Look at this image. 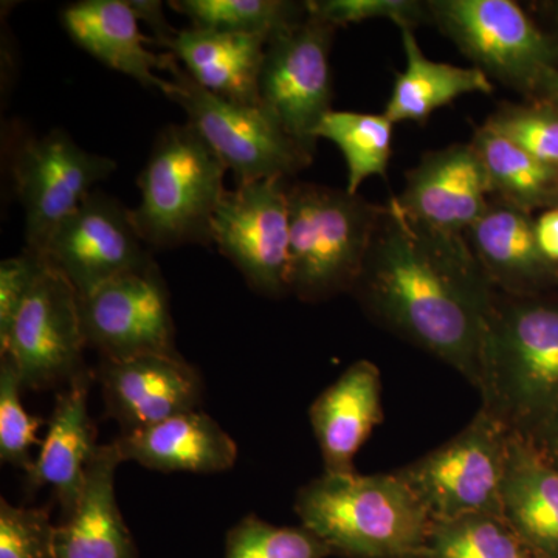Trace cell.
<instances>
[{"label": "cell", "mask_w": 558, "mask_h": 558, "mask_svg": "<svg viewBox=\"0 0 558 558\" xmlns=\"http://www.w3.org/2000/svg\"><path fill=\"white\" fill-rule=\"evenodd\" d=\"M557 21H558V7H557Z\"/></svg>", "instance_id": "obj_40"}, {"label": "cell", "mask_w": 558, "mask_h": 558, "mask_svg": "<svg viewBox=\"0 0 558 558\" xmlns=\"http://www.w3.org/2000/svg\"><path fill=\"white\" fill-rule=\"evenodd\" d=\"M43 267V258L27 250L0 264V336L10 329Z\"/></svg>", "instance_id": "obj_35"}, {"label": "cell", "mask_w": 558, "mask_h": 558, "mask_svg": "<svg viewBox=\"0 0 558 558\" xmlns=\"http://www.w3.org/2000/svg\"><path fill=\"white\" fill-rule=\"evenodd\" d=\"M539 95H542L543 101L558 109V73L546 83V86L543 87L542 94Z\"/></svg>", "instance_id": "obj_39"}, {"label": "cell", "mask_w": 558, "mask_h": 558, "mask_svg": "<svg viewBox=\"0 0 558 558\" xmlns=\"http://www.w3.org/2000/svg\"><path fill=\"white\" fill-rule=\"evenodd\" d=\"M535 450L558 469V411L529 438Z\"/></svg>", "instance_id": "obj_38"}, {"label": "cell", "mask_w": 558, "mask_h": 558, "mask_svg": "<svg viewBox=\"0 0 558 558\" xmlns=\"http://www.w3.org/2000/svg\"><path fill=\"white\" fill-rule=\"evenodd\" d=\"M132 9L137 14L138 21L145 22L150 32L156 35V46L165 47L174 35L175 28H172L170 22L163 14L161 2L154 0H130Z\"/></svg>", "instance_id": "obj_36"}, {"label": "cell", "mask_w": 558, "mask_h": 558, "mask_svg": "<svg viewBox=\"0 0 558 558\" xmlns=\"http://www.w3.org/2000/svg\"><path fill=\"white\" fill-rule=\"evenodd\" d=\"M54 526L49 509L0 499V558H57Z\"/></svg>", "instance_id": "obj_33"}, {"label": "cell", "mask_w": 558, "mask_h": 558, "mask_svg": "<svg viewBox=\"0 0 558 558\" xmlns=\"http://www.w3.org/2000/svg\"><path fill=\"white\" fill-rule=\"evenodd\" d=\"M213 244L264 296L289 292V185L282 179L227 191L211 226Z\"/></svg>", "instance_id": "obj_11"}, {"label": "cell", "mask_w": 558, "mask_h": 558, "mask_svg": "<svg viewBox=\"0 0 558 558\" xmlns=\"http://www.w3.org/2000/svg\"><path fill=\"white\" fill-rule=\"evenodd\" d=\"M501 517L532 558H558V469L513 433L502 480Z\"/></svg>", "instance_id": "obj_23"}, {"label": "cell", "mask_w": 558, "mask_h": 558, "mask_svg": "<svg viewBox=\"0 0 558 558\" xmlns=\"http://www.w3.org/2000/svg\"><path fill=\"white\" fill-rule=\"evenodd\" d=\"M332 553L304 526H275L244 517L227 534L226 558H328Z\"/></svg>", "instance_id": "obj_30"}, {"label": "cell", "mask_w": 558, "mask_h": 558, "mask_svg": "<svg viewBox=\"0 0 558 558\" xmlns=\"http://www.w3.org/2000/svg\"><path fill=\"white\" fill-rule=\"evenodd\" d=\"M470 248L495 290L506 295H542L558 282V266L545 258L529 213L492 197L465 233Z\"/></svg>", "instance_id": "obj_17"}, {"label": "cell", "mask_w": 558, "mask_h": 558, "mask_svg": "<svg viewBox=\"0 0 558 558\" xmlns=\"http://www.w3.org/2000/svg\"><path fill=\"white\" fill-rule=\"evenodd\" d=\"M304 3L311 17L333 28L369 20H388L398 27L414 28L429 21L427 2L416 0H310Z\"/></svg>", "instance_id": "obj_34"}, {"label": "cell", "mask_w": 558, "mask_h": 558, "mask_svg": "<svg viewBox=\"0 0 558 558\" xmlns=\"http://www.w3.org/2000/svg\"><path fill=\"white\" fill-rule=\"evenodd\" d=\"M480 409L529 438L558 411V300L497 293L483 352Z\"/></svg>", "instance_id": "obj_2"}, {"label": "cell", "mask_w": 558, "mask_h": 558, "mask_svg": "<svg viewBox=\"0 0 558 558\" xmlns=\"http://www.w3.org/2000/svg\"><path fill=\"white\" fill-rule=\"evenodd\" d=\"M165 49L204 89L241 105L260 106L259 75L266 39L191 27L175 32Z\"/></svg>", "instance_id": "obj_24"}, {"label": "cell", "mask_w": 558, "mask_h": 558, "mask_svg": "<svg viewBox=\"0 0 558 558\" xmlns=\"http://www.w3.org/2000/svg\"><path fill=\"white\" fill-rule=\"evenodd\" d=\"M484 124L534 159L558 168V109L548 102L537 106L505 102Z\"/></svg>", "instance_id": "obj_32"}, {"label": "cell", "mask_w": 558, "mask_h": 558, "mask_svg": "<svg viewBox=\"0 0 558 558\" xmlns=\"http://www.w3.org/2000/svg\"><path fill=\"white\" fill-rule=\"evenodd\" d=\"M535 236L545 258L558 266V208L539 216L535 222Z\"/></svg>", "instance_id": "obj_37"}, {"label": "cell", "mask_w": 558, "mask_h": 558, "mask_svg": "<svg viewBox=\"0 0 558 558\" xmlns=\"http://www.w3.org/2000/svg\"><path fill=\"white\" fill-rule=\"evenodd\" d=\"M172 54V53H171ZM167 95L185 110L191 126L215 150L238 185L288 180L312 163L314 153L290 137L263 106H247L211 94L191 80L172 54Z\"/></svg>", "instance_id": "obj_6"}, {"label": "cell", "mask_w": 558, "mask_h": 558, "mask_svg": "<svg viewBox=\"0 0 558 558\" xmlns=\"http://www.w3.org/2000/svg\"><path fill=\"white\" fill-rule=\"evenodd\" d=\"M293 510L341 558H424L433 523L396 472H323L296 492Z\"/></svg>", "instance_id": "obj_3"}, {"label": "cell", "mask_w": 558, "mask_h": 558, "mask_svg": "<svg viewBox=\"0 0 558 558\" xmlns=\"http://www.w3.org/2000/svg\"><path fill=\"white\" fill-rule=\"evenodd\" d=\"M424 558H532L501 515L433 521Z\"/></svg>", "instance_id": "obj_29"}, {"label": "cell", "mask_w": 558, "mask_h": 558, "mask_svg": "<svg viewBox=\"0 0 558 558\" xmlns=\"http://www.w3.org/2000/svg\"><path fill=\"white\" fill-rule=\"evenodd\" d=\"M113 444L123 462L165 473H220L233 468L238 459L233 438L199 410L126 433Z\"/></svg>", "instance_id": "obj_22"}, {"label": "cell", "mask_w": 558, "mask_h": 558, "mask_svg": "<svg viewBox=\"0 0 558 558\" xmlns=\"http://www.w3.org/2000/svg\"><path fill=\"white\" fill-rule=\"evenodd\" d=\"M227 171L190 123L161 130L138 175V205L131 209L148 248L213 244V218L227 193Z\"/></svg>", "instance_id": "obj_5"}, {"label": "cell", "mask_w": 558, "mask_h": 558, "mask_svg": "<svg viewBox=\"0 0 558 558\" xmlns=\"http://www.w3.org/2000/svg\"><path fill=\"white\" fill-rule=\"evenodd\" d=\"M429 21L488 78L542 94L558 73V46L512 0H432Z\"/></svg>", "instance_id": "obj_7"}, {"label": "cell", "mask_w": 558, "mask_h": 558, "mask_svg": "<svg viewBox=\"0 0 558 558\" xmlns=\"http://www.w3.org/2000/svg\"><path fill=\"white\" fill-rule=\"evenodd\" d=\"M80 312L87 348L100 359L179 354L170 292L156 260L80 296Z\"/></svg>", "instance_id": "obj_14"}, {"label": "cell", "mask_w": 558, "mask_h": 558, "mask_svg": "<svg viewBox=\"0 0 558 558\" xmlns=\"http://www.w3.org/2000/svg\"><path fill=\"white\" fill-rule=\"evenodd\" d=\"M351 293L381 328L476 387L498 292L465 236L422 226L392 196Z\"/></svg>", "instance_id": "obj_1"}, {"label": "cell", "mask_w": 558, "mask_h": 558, "mask_svg": "<svg viewBox=\"0 0 558 558\" xmlns=\"http://www.w3.org/2000/svg\"><path fill=\"white\" fill-rule=\"evenodd\" d=\"M325 473L352 475L355 457L384 421L380 369L369 360L352 363L310 409Z\"/></svg>", "instance_id": "obj_18"}, {"label": "cell", "mask_w": 558, "mask_h": 558, "mask_svg": "<svg viewBox=\"0 0 558 558\" xmlns=\"http://www.w3.org/2000/svg\"><path fill=\"white\" fill-rule=\"evenodd\" d=\"M395 123L376 113L341 112L330 110L317 130V138L332 142L341 150L348 165V186L359 194L360 185L373 175L387 178L392 153Z\"/></svg>", "instance_id": "obj_27"}, {"label": "cell", "mask_w": 558, "mask_h": 558, "mask_svg": "<svg viewBox=\"0 0 558 558\" xmlns=\"http://www.w3.org/2000/svg\"><path fill=\"white\" fill-rule=\"evenodd\" d=\"M510 435L501 422L480 409L454 438L395 472L432 521L501 515Z\"/></svg>", "instance_id": "obj_8"}, {"label": "cell", "mask_w": 558, "mask_h": 558, "mask_svg": "<svg viewBox=\"0 0 558 558\" xmlns=\"http://www.w3.org/2000/svg\"><path fill=\"white\" fill-rule=\"evenodd\" d=\"M116 170V160L81 148L62 130L22 143L11 174L25 211V250L39 255L51 231Z\"/></svg>", "instance_id": "obj_12"}, {"label": "cell", "mask_w": 558, "mask_h": 558, "mask_svg": "<svg viewBox=\"0 0 558 558\" xmlns=\"http://www.w3.org/2000/svg\"><path fill=\"white\" fill-rule=\"evenodd\" d=\"M94 379L95 374L89 371L57 396L46 438L32 469L25 473L28 494L51 487L60 505L61 520L69 519L78 505L87 464L98 446L97 427L87 407Z\"/></svg>", "instance_id": "obj_19"}, {"label": "cell", "mask_w": 558, "mask_h": 558, "mask_svg": "<svg viewBox=\"0 0 558 558\" xmlns=\"http://www.w3.org/2000/svg\"><path fill=\"white\" fill-rule=\"evenodd\" d=\"M86 348L78 292L44 263L10 329L0 336V355L13 362L22 388L43 391L68 387L89 373Z\"/></svg>", "instance_id": "obj_9"}, {"label": "cell", "mask_w": 558, "mask_h": 558, "mask_svg": "<svg viewBox=\"0 0 558 558\" xmlns=\"http://www.w3.org/2000/svg\"><path fill=\"white\" fill-rule=\"evenodd\" d=\"M385 205L317 183L289 186V292L304 303L351 293Z\"/></svg>", "instance_id": "obj_4"}, {"label": "cell", "mask_w": 558, "mask_h": 558, "mask_svg": "<svg viewBox=\"0 0 558 558\" xmlns=\"http://www.w3.org/2000/svg\"><path fill=\"white\" fill-rule=\"evenodd\" d=\"M336 31L306 13L267 43L260 69V106L314 154L319 123L332 110L330 47Z\"/></svg>", "instance_id": "obj_10"}, {"label": "cell", "mask_w": 558, "mask_h": 558, "mask_svg": "<svg viewBox=\"0 0 558 558\" xmlns=\"http://www.w3.org/2000/svg\"><path fill=\"white\" fill-rule=\"evenodd\" d=\"M38 256L68 279L80 296L154 263L131 209L100 190L90 191L80 207L51 231Z\"/></svg>", "instance_id": "obj_13"}, {"label": "cell", "mask_w": 558, "mask_h": 558, "mask_svg": "<svg viewBox=\"0 0 558 558\" xmlns=\"http://www.w3.org/2000/svg\"><path fill=\"white\" fill-rule=\"evenodd\" d=\"M472 145L486 167L494 197L527 213L557 199L558 168L529 156L486 124L475 132Z\"/></svg>", "instance_id": "obj_26"}, {"label": "cell", "mask_w": 558, "mask_h": 558, "mask_svg": "<svg viewBox=\"0 0 558 558\" xmlns=\"http://www.w3.org/2000/svg\"><path fill=\"white\" fill-rule=\"evenodd\" d=\"M94 374L106 414L120 425L121 435L199 410L204 396L199 371L180 354L100 359Z\"/></svg>", "instance_id": "obj_15"}, {"label": "cell", "mask_w": 558, "mask_h": 558, "mask_svg": "<svg viewBox=\"0 0 558 558\" xmlns=\"http://www.w3.org/2000/svg\"><path fill=\"white\" fill-rule=\"evenodd\" d=\"M62 25L70 38L95 60L123 73L149 89L168 95L171 81L157 75L168 70L172 54L149 49L153 39L140 31L130 0H81L62 11Z\"/></svg>", "instance_id": "obj_20"}, {"label": "cell", "mask_w": 558, "mask_h": 558, "mask_svg": "<svg viewBox=\"0 0 558 558\" xmlns=\"http://www.w3.org/2000/svg\"><path fill=\"white\" fill-rule=\"evenodd\" d=\"M22 391L24 388L13 362L0 355V459L3 464L27 473L35 462L32 447L43 444L36 435L49 421L31 416L25 411L21 400Z\"/></svg>", "instance_id": "obj_31"}, {"label": "cell", "mask_w": 558, "mask_h": 558, "mask_svg": "<svg viewBox=\"0 0 558 558\" xmlns=\"http://www.w3.org/2000/svg\"><path fill=\"white\" fill-rule=\"evenodd\" d=\"M172 10L199 31L258 36L267 43L306 16V3L284 0H172Z\"/></svg>", "instance_id": "obj_28"}, {"label": "cell", "mask_w": 558, "mask_h": 558, "mask_svg": "<svg viewBox=\"0 0 558 558\" xmlns=\"http://www.w3.org/2000/svg\"><path fill=\"white\" fill-rule=\"evenodd\" d=\"M121 462L116 444H98L87 464L78 505L54 526L57 558H138L116 497Z\"/></svg>", "instance_id": "obj_21"}, {"label": "cell", "mask_w": 558, "mask_h": 558, "mask_svg": "<svg viewBox=\"0 0 558 558\" xmlns=\"http://www.w3.org/2000/svg\"><path fill=\"white\" fill-rule=\"evenodd\" d=\"M407 64L398 73L384 116L391 123H424L435 110L449 106L462 95L494 92V83L478 68H458L428 60L417 44L413 27H399Z\"/></svg>", "instance_id": "obj_25"}, {"label": "cell", "mask_w": 558, "mask_h": 558, "mask_svg": "<svg viewBox=\"0 0 558 558\" xmlns=\"http://www.w3.org/2000/svg\"><path fill=\"white\" fill-rule=\"evenodd\" d=\"M395 197L405 215L422 226L465 236L486 213L494 191L478 150L470 142L425 154L407 172L405 189Z\"/></svg>", "instance_id": "obj_16"}]
</instances>
